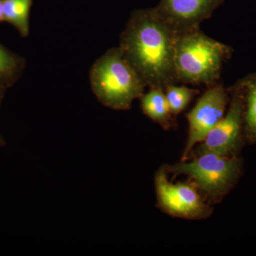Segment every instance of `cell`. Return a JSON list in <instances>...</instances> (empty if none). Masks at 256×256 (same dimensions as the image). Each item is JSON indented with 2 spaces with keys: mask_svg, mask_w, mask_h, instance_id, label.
I'll use <instances>...</instances> for the list:
<instances>
[{
  "mask_svg": "<svg viewBox=\"0 0 256 256\" xmlns=\"http://www.w3.org/2000/svg\"><path fill=\"white\" fill-rule=\"evenodd\" d=\"M224 0H160L156 10L178 34L200 28Z\"/></svg>",
  "mask_w": 256,
  "mask_h": 256,
  "instance_id": "8",
  "label": "cell"
},
{
  "mask_svg": "<svg viewBox=\"0 0 256 256\" xmlns=\"http://www.w3.org/2000/svg\"><path fill=\"white\" fill-rule=\"evenodd\" d=\"M244 96V137L249 143H256V73L238 80Z\"/></svg>",
  "mask_w": 256,
  "mask_h": 256,
  "instance_id": "10",
  "label": "cell"
},
{
  "mask_svg": "<svg viewBox=\"0 0 256 256\" xmlns=\"http://www.w3.org/2000/svg\"><path fill=\"white\" fill-rule=\"evenodd\" d=\"M166 166L154 174L156 204L166 214L186 220H206L213 208L191 182L173 183L168 178Z\"/></svg>",
  "mask_w": 256,
  "mask_h": 256,
  "instance_id": "5",
  "label": "cell"
},
{
  "mask_svg": "<svg viewBox=\"0 0 256 256\" xmlns=\"http://www.w3.org/2000/svg\"><path fill=\"white\" fill-rule=\"evenodd\" d=\"M176 36L178 33L156 8L131 13L119 48L146 87L178 84L174 68Z\"/></svg>",
  "mask_w": 256,
  "mask_h": 256,
  "instance_id": "1",
  "label": "cell"
},
{
  "mask_svg": "<svg viewBox=\"0 0 256 256\" xmlns=\"http://www.w3.org/2000/svg\"><path fill=\"white\" fill-rule=\"evenodd\" d=\"M33 0H2L3 18L23 37L30 34V14Z\"/></svg>",
  "mask_w": 256,
  "mask_h": 256,
  "instance_id": "11",
  "label": "cell"
},
{
  "mask_svg": "<svg viewBox=\"0 0 256 256\" xmlns=\"http://www.w3.org/2000/svg\"><path fill=\"white\" fill-rule=\"evenodd\" d=\"M140 99L143 114L159 124L163 129H171L173 116L170 112L164 88L150 87L149 92L143 94Z\"/></svg>",
  "mask_w": 256,
  "mask_h": 256,
  "instance_id": "9",
  "label": "cell"
},
{
  "mask_svg": "<svg viewBox=\"0 0 256 256\" xmlns=\"http://www.w3.org/2000/svg\"><path fill=\"white\" fill-rule=\"evenodd\" d=\"M90 82L98 100L116 110H129L146 87L119 47L110 48L96 60L90 70Z\"/></svg>",
  "mask_w": 256,
  "mask_h": 256,
  "instance_id": "3",
  "label": "cell"
},
{
  "mask_svg": "<svg viewBox=\"0 0 256 256\" xmlns=\"http://www.w3.org/2000/svg\"><path fill=\"white\" fill-rule=\"evenodd\" d=\"M164 89L170 112L172 116H178L184 110L192 98L200 92L196 89L184 86H178L176 84L166 85Z\"/></svg>",
  "mask_w": 256,
  "mask_h": 256,
  "instance_id": "13",
  "label": "cell"
},
{
  "mask_svg": "<svg viewBox=\"0 0 256 256\" xmlns=\"http://www.w3.org/2000/svg\"><path fill=\"white\" fill-rule=\"evenodd\" d=\"M5 92H0V106H1L2 100L4 98ZM6 142H5L4 140L0 136V146H4Z\"/></svg>",
  "mask_w": 256,
  "mask_h": 256,
  "instance_id": "14",
  "label": "cell"
},
{
  "mask_svg": "<svg viewBox=\"0 0 256 256\" xmlns=\"http://www.w3.org/2000/svg\"><path fill=\"white\" fill-rule=\"evenodd\" d=\"M233 48L207 36L200 28L178 34L174 68L178 82L207 87L218 82Z\"/></svg>",
  "mask_w": 256,
  "mask_h": 256,
  "instance_id": "2",
  "label": "cell"
},
{
  "mask_svg": "<svg viewBox=\"0 0 256 256\" xmlns=\"http://www.w3.org/2000/svg\"><path fill=\"white\" fill-rule=\"evenodd\" d=\"M228 90L230 96L228 111L203 141L192 150L188 159L205 153L235 156L238 151L244 140V96L238 82L229 88Z\"/></svg>",
  "mask_w": 256,
  "mask_h": 256,
  "instance_id": "6",
  "label": "cell"
},
{
  "mask_svg": "<svg viewBox=\"0 0 256 256\" xmlns=\"http://www.w3.org/2000/svg\"><path fill=\"white\" fill-rule=\"evenodd\" d=\"M174 176H186L210 204L218 203L228 194L242 172V160L236 156L205 153L166 166Z\"/></svg>",
  "mask_w": 256,
  "mask_h": 256,
  "instance_id": "4",
  "label": "cell"
},
{
  "mask_svg": "<svg viewBox=\"0 0 256 256\" xmlns=\"http://www.w3.org/2000/svg\"><path fill=\"white\" fill-rule=\"evenodd\" d=\"M2 21H4V18H3L2 0H0V22Z\"/></svg>",
  "mask_w": 256,
  "mask_h": 256,
  "instance_id": "15",
  "label": "cell"
},
{
  "mask_svg": "<svg viewBox=\"0 0 256 256\" xmlns=\"http://www.w3.org/2000/svg\"><path fill=\"white\" fill-rule=\"evenodd\" d=\"M228 89L220 84L207 87L188 118V137L181 161L188 159L192 150L203 141L207 134L223 118L228 105Z\"/></svg>",
  "mask_w": 256,
  "mask_h": 256,
  "instance_id": "7",
  "label": "cell"
},
{
  "mask_svg": "<svg viewBox=\"0 0 256 256\" xmlns=\"http://www.w3.org/2000/svg\"><path fill=\"white\" fill-rule=\"evenodd\" d=\"M25 60L0 44V92H6L21 76Z\"/></svg>",
  "mask_w": 256,
  "mask_h": 256,
  "instance_id": "12",
  "label": "cell"
}]
</instances>
